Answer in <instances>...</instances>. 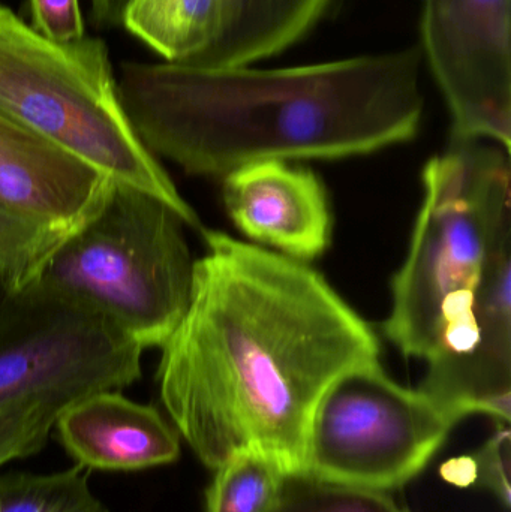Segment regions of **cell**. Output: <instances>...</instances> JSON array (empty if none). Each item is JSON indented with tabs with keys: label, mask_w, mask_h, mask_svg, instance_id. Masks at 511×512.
Masks as SVG:
<instances>
[{
	"label": "cell",
	"mask_w": 511,
	"mask_h": 512,
	"mask_svg": "<svg viewBox=\"0 0 511 512\" xmlns=\"http://www.w3.org/2000/svg\"><path fill=\"white\" fill-rule=\"evenodd\" d=\"M185 315L161 346L159 396L215 471L236 451L306 472L312 415L344 373L380 361L374 328L306 262L203 230Z\"/></svg>",
	"instance_id": "1"
},
{
	"label": "cell",
	"mask_w": 511,
	"mask_h": 512,
	"mask_svg": "<svg viewBox=\"0 0 511 512\" xmlns=\"http://www.w3.org/2000/svg\"><path fill=\"white\" fill-rule=\"evenodd\" d=\"M419 48L294 68L125 62L126 116L156 158L222 177L264 161L369 155L422 123Z\"/></svg>",
	"instance_id": "2"
},
{
	"label": "cell",
	"mask_w": 511,
	"mask_h": 512,
	"mask_svg": "<svg viewBox=\"0 0 511 512\" xmlns=\"http://www.w3.org/2000/svg\"><path fill=\"white\" fill-rule=\"evenodd\" d=\"M423 203L410 251L392 282L384 336L405 357L431 361L476 343L473 297L497 225L511 215L510 153L479 141L423 168Z\"/></svg>",
	"instance_id": "3"
},
{
	"label": "cell",
	"mask_w": 511,
	"mask_h": 512,
	"mask_svg": "<svg viewBox=\"0 0 511 512\" xmlns=\"http://www.w3.org/2000/svg\"><path fill=\"white\" fill-rule=\"evenodd\" d=\"M0 114L111 182L155 195L185 225L204 230L135 134L102 39L50 41L0 0Z\"/></svg>",
	"instance_id": "4"
},
{
	"label": "cell",
	"mask_w": 511,
	"mask_h": 512,
	"mask_svg": "<svg viewBox=\"0 0 511 512\" xmlns=\"http://www.w3.org/2000/svg\"><path fill=\"white\" fill-rule=\"evenodd\" d=\"M183 227L155 195L110 180L39 277L104 313L143 351L161 348L191 298L195 259Z\"/></svg>",
	"instance_id": "5"
},
{
	"label": "cell",
	"mask_w": 511,
	"mask_h": 512,
	"mask_svg": "<svg viewBox=\"0 0 511 512\" xmlns=\"http://www.w3.org/2000/svg\"><path fill=\"white\" fill-rule=\"evenodd\" d=\"M143 349L104 313L38 279L0 294V412L44 402L65 411L141 378Z\"/></svg>",
	"instance_id": "6"
},
{
	"label": "cell",
	"mask_w": 511,
	"mask_h": 512,
	"mask_svg": "<svg viewBox=\"0 0 511 512\" xmlns=\"http://www.w3.org/2000/svg\"><path fill=\"white\" fill-rule=\"evenodd\" d=\"M455 424L420 390L393 381L380 361L339 376L312 415L306 472L363 489H399L443 447Z\"/></svg>",
	"instance_id": "7"
},
{
	"label": "cell",
	"mask_w": 511,
	"mask_h": 512,
	"mask_svg": "<svg viewBox=\"0 0 511 512\" xmlns=\"http://www.w3.org/2000/svg\"><path fill=\"white\" fill-rule=\"evenodd\" d=\"M422 42L452 141L511 149V0H423Z\"/></svg>",
	"instance_id": "8"
},
{
	"label": "cell",
	"mask_w": 511,
	"mask_h": 512,
	"mask_svg": "<svg viewBox=\"0 0 511 512\" xmlns=\"http://www.w3.org/2000/svg\"><path fill=\"white\" fill-rule=\"evenodd\" d=\"M476 343L428 361L419 390L458 424L485 414L511 420V215L495 228L473 297Z\"/></svg>",
	"instance_id": "9"
},
{
	"label": "cell",
	"mask_w": 511,
	"mask_h": 512,
	"mask_svg": "<svg viewBox=\"0 0 511 512\" xmlns=\"http://www.w3.org/2000/svg\"><path fill=\"white\" fill-rule=\"evenodd\" d=\"M225 209L240 233L263 248L314 261L332 243L329 197L317 174L302 165L264 161L224 177Z\"/></svg>",
	"instance_id": "10"
},
{
	"label": "cell",
	"mask_w": 511,
	"mask_h": 512,
	"mask_svg": "<svg viewBox=\"0 0 511 512\" xmlns=\"http://www.w3.org/2000/svg\"><path fill=\"white\" fill-rule=\"evenodd\" d=\"M108 182L0 114V210L71 233L98 207Z\"/></svg>",
	"instance_id": "11"
},
{
	"label": "cell",
	"mask_w": 511,
	"mask_h": 512,
	"mask_svg": "<svg viewBox=\"0 0 511 512\" xmlns=\"http://www.w3.org/2000/svg\"><path fill=\"white\" fill-rule=\"evenodd\" d=\"M57 441L84 469L137 472L173 465L180 435L152 405L120 391H101L66 408L54 423Z\"/></svg>",
	"instance_id": "12"
},
{
	"label": "cell",
	"mask_w": 511,
	"mask_h": 512,
	"mask_svg": "<svg viewBox=\"0 0 511 512\" xmlns=\"http://www.w3.org/2000/svg\"><path fill=\"white\" fill-rule=\"evenodd\" d=\"M237 0H131L123 26L168 63L194 62L230 30Z\"/></svg>",
	"instance_id": "13"
},
{
	"label": "cell",
	"mask_w": 511,
	"mask_h": 512,
	"mask_svg": "<svg viewBox=\"0 0 511 512\" xmlns=\"http://www.w3.org/2000/svg\"><path fill=\"white\" fill-rule=\"evenodd\" d=\"M332 0H237L227 35L194 62L212 66H249L275 56L305 36Z\"/></svg>",
	"instance_id": "14"
},
{
	"label": "cell",
	"mask_w": 511,
	"mask_h": 512,
	"mask_svg": "<svg viewBox=\"0 0 511 512\" xmlns=\"http://www.w3.org/2000/svg\"><path fill=\"white\" fill-rule=\"evenodd\" d=\"M0 512H111L92 492L84 468L54 474L0 472Z\"/></svg>",
	"instance_id": "15"
},
{
	"label": "cell",
	"mask_w": 511,
	"mask_h": 512,
	"mask_svg": "<svg viewBox=\"0 0 511 512\" xmlns=\"http://www.w3.org/2000/svg\"><path fill=\"white\" fill-rule=\"evenodd\" d=\"M284 471L258 450L236 451L215 469L206 512H272Z\"/></svg>",
	"instance_id": "16"
},
{
	"label": "cell",
	"mask_w": 511,
	"mask_h": 512,
	"mask_svg": "<svg viewBox=\"0 0 511 512\" xmlns=\"http://www.w3.org/2000/svg\"><path fill=\"white\" fill-rule=\"evenodd\" d=\"M68 234L0 210V294L38 279Z\"/></svg>",
	"instance_id": "17"
},
{
	"label": "cell",
	"mask_w": 511,
	"mask_h": 512,
	"mask_svg": "<svg viewBox=\"0 0 511 512\" xmlns=\"http://www.w3.org/2000/svg\"><path fill=\"white\" fill-rule=\"evenodd\" d=\"M272 512H410L386 492L321 480L309 472L285 474Z\"/></svg>",
	"instance_id": "18"
},
{
	"label": "cell",
	"mask_w": 511,
	"mask_h": 512,
	"mask_svg": "<svg viewBox=\"0 0 511 512\" xmlns=\"http://www.w3.org/2000/svg\"><path fill=\"white\" fill-rule=\"evenodd\" d=\"M479 486L491 490L501 504L511 501V433L509 424L498 423L495 435L474 454Z\"/></svg>",
	"instance_id": "19"
},
{
	"label": "cell",
	"mask_w": 511,
	"mask_h": 512,
	"mask_svg": "<svg viewBox=\"0 0 511 512\" xmlns=\"http://www.w3.org/2000/svg\"><path fill=\"white\" fill-rule=\"evenodd\" d=\"M30 26L54 42L83 39L84 21L78 0H29Z\"/></svg>",
	"instance_id": "20"
},
{
	"label": "cell",
	"mask_w": 511,
	"mask_h": 512,
	"mask_svg": "<svg viewBox=\"0 0 511 512\" xmlns=\"http://www.w3.org/2000/svg\"><path fill=\"white\" fill-rule=\"evenodd\" d=\"M440 475L444 481L453 486L470 487L477 481V465L473 456L455 457L447 460L440 468Z\"/></svg>",
	"instance_id": "21"
},
{
	"label": "cell",
	"mask_w": 511,
	"mask_h": 512,
	"mask_svg": "<svg viewBox=\"0 0 511 512\" xmlns=\"http://www.w3.org/2000/svg\"><path fill=\"white\" fill-rule=\"evenodd\" d=\"M129 2L131 0H90L92 17L96 26H120Z\"/></svg>",
	"instance_id": "22"
}]
</instances>
